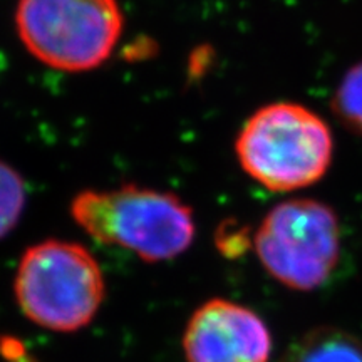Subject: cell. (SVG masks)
<instances>
[{"label":"cell","instance_id":"10","mask_svg":"<svg viewBox=\"0 0 362 362\" xmlns=\"http://www.w3.org/2000/svg\"><path fill=\"white\" fill-rule=\"evenodd\" d=\"M216 245H218L220 252L225 253L226 257L240 255L248 245L247 230L235 225L233 221H225L220 226L218 235H216Z\"/></svg>","mask_w":362,"mask_h":362},{"label":"cell","instance_id":"5","mask_svg":"<svg viewBox=\"0 0 362 362\" xmlns=\"http://www.w3.org/2000/svg\"><path fill=\"white\" fill-rule=\"evenodd\" d=\"M253 242L272 277L293 291H314L336 269L341 247L337 216L315 200L284 202L265 215Z\"/></svg>","mask_w":362,"mask_h":362},{"label":"cell","instance_id":"7","mask_svg":"<svg viewBox=\"0 0 362 362\" xmlns=\"http://www.w3.org/2000/svg\"><path fill=\"white\" fill-rule=\"evenodd\" d=\"M280 362H362V344L336 327H319L288 347Z\"/></svg>","mask_w":362,"mask_h":362},{"label":"cell","instance_id":"4","mask_svg":"<svg viewBox=\"0 0 362 362\" xmlns=\"http://www.w3.org/2000/svg\"><path fill=\"white\" fill-rule=\"evenodd\" d=\"M17 34L42 64L93 71L110 59L123 33L117 0H19Z\"/></svg>","mask_w":362,"mask_h":362},{"label":"cell","instance_id":"1","mask_svg":"<svg viewBox=\"0 0 362 362\" xmlns=\"http://www.w3.org/2000/svg\"><path fill=\"white\" fill-rule=\"evenodd\" d=\"M71 216L89 237L134 252L144 262L175 259L194 238L187 203L173 193L136 185L81 192L72 198Z\"/></svg>","mask_w":362,"mask_h":362},{"label":"cell","instance_id":"2","mask_svg":"<svg viewBox=\"0 0 362 362\" xmlns=\"http://www.w3.org/2000/svg\"><path fill=\"white\" fill-rule=\"evenodd\" d=\"M329 126L296 103H274L248 117L235 141L243 171L270 192L314 185L332 161Z\"/></svg>","mask_w":362,"mask_h":362},{"label":"cell","instance_id":"9","mask_svg":"<svg viewBox=\"0 0 362 362\" xmlns=\"http://www.w3.org/2000/svg\"><path fill=\"white\" fill-rule=\"evenodd\" d=\"M332 110L347 128L362 136V62L347 71L337 86Z\"/></svg>","mask_w":362,"mask_h":362},{"label":"cell","instance_id":"6","mask_svg":"<svg viewBox=\"0 0 362 362\" xmlns=\"http://www.w3.org/2000/svg\"><path fill=\"white\" fill-rule=\"evenodd\" d=\"M183 349L188 362H269L272 337L255 312L214 298L189 319Z\"/></svg>","mask_w":362,"mask_h":362},{"label":"cell","instance_id":"8","mask_svg":"<svg viewBox=\"0 0 362 362\" xmlns=\"http://www.w3.org/2000/svg\"><path fill=\"white\" fill-rule=\"evenodd\" d=\"M25 206V183L6 161H0V238L8 233L19 223Z\"/></svg>","mask_w":362,"mask_h":362},{"label":"cell","instance_id":"3","mask_svg":"<svg viewBox=\"0 0 362 362\" xmlns=\"http://www.w3.org/2000/svg\"><path fill=\"white\" fill-rule=\"evenodd\" d=\"M13 288L27 319L56 332H74L98 314L104 277L83 245L45 240L22 255Z\"/></svg>","mask_w":362,"mask_h":362}]
</instances>
